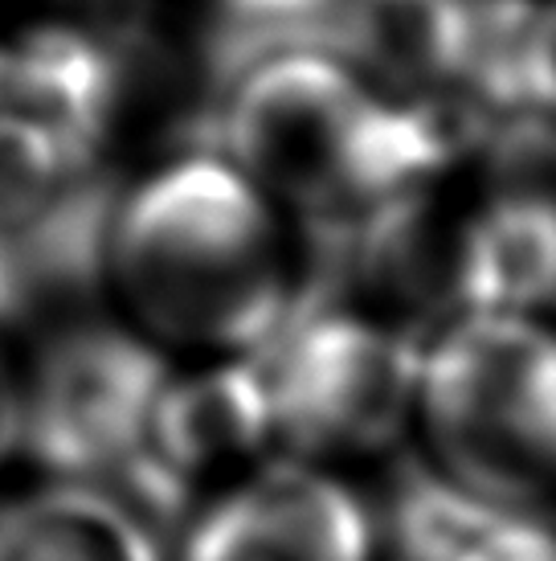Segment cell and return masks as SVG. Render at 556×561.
I'll list each match as a JSON object with an SVG mask.
<instances>
[{
  "label": "cell",
  "mask_w": 556,
  "mask_h": 561,
  "mask_svg": "<svg viewBox=\"0 0 556 561\" xmlns=\"http://www.w3.org/2000/svg\"><path fill=\"white\" fill-rule=\"evenodd\" d=\"M99 283L164 357H258L303 308L299 218L221 148L164 157L111 205Z\"/></svg>",
  "instance_id": "cell-1"
},
{
  "label": "cell",
  "mask_w": 556,
  "mask_h": 561,
  "mask_svg": "<svg viewBox=\"0 0 556 561\" xmlns=\"http://www.w3.org/2000/svg\"><path fill=\"white\" fill-rule=\"evenodd\" d=\"M221 152L294 218H393L454 169L442 103L324 46L275 49L233 79Z\"/></svg>",
  "instance_id": "cell-2"
},
{
  "label": "cell",
  "mask_w": 556,
  "mask_h": 561,
  "mask_svg": "<svg viewBox=\"0 0 556 561\" xmlns=\"http://www.w3.org/2000/svg\"><path fill=\"white\" fill-rule=\"evenodd\" d=\"M409 447L463 496L556 513V312H450L421 332Z\"/></svg>",
  "instance_id": "cell-3"
},
{
  "label": "cell",
  "mask_w": 556,
  "mask_h": 561,
  "mask_svg": "<svg viewBox=\"0 0 556 561\" xmlns=\"http://www.w3.org/2000/svg\"><path fill=\"white\" fill-rule=\"evenodd\" d=\"M421 332L360 304L299 308L266 344L278 451L356 471L409 443Z\"/></svg>",
  "instance_id": "cell-4"
},
{
  "label": "cell",
  "mask_w": 556,
  "mask_h": 561,
  "mask_svg": "<svg viewBox=\"0 0 556 561\" xmlns=\"http://www.w3.org/2000/svg\"><path fill=\"white\" fill-rule=\"evenodd\" d=\"M172 369L119 316L54 328L21 353V463L46 480L119 483Z\"/></svg>",
  "instance_id": "cell-5"
},
{
  "label": "cell",
  "mask_w": 556,
  "mask_h": 561,
  "mask_svg": "<svg viewBox=\"0 0 556 561\" xmlns=\"http://www.w3.org/2000/svg\"><path fill=\"white\" fill-rule=\"evenodd\" d=\"M169 561H385L352 471L275 451L185 513Z\"/></svg>",
  "instance_id": "cell-6"
},
{
  "label": "cell",
  "mask_w": 556,
  "mask_h": 561,
  "mask_svg": "<svg viewBox=\"0 0 556 561\" xmlns=\"http://www.w3.org/2000/svg\"><path fill=\"white\" fill-rule=\"evenodd\" d=\"M275 451L263 357L172 360L119 488L160 520V508L188 513Z\"/></svg>",
  "instance_id": "cell-7"
},
{
  "label": "cell",
  "mask_w": 556,
  "mask_h": 561,
  "mask_svg": "<svg viewBox=\"0 0 556 561\" xmlns=\"http://www.w3.org/2000/svg\"><path fill=\"white\" fill-rule=\"evenodd\" d=\"M438 279L442 316L556 312V176L503 172L463 197L438 238Z\"/></svg>",
  "instance_id": "cell-8"
},
{
  "label": "cell",
  "mask_w": 556,
  "mask_h": 561,
  "mask_svg": "<svg viewBox=\"0 0 556 561\" xmlns=\"http://www.w3.org/2000/svg\"><path fill=\"white\" fill-rule=\"evenodd\" d=\"M119 107V66L91 30L30 25L0 46V111L33 124L86 164Z\"/></svg>",
  "instance_id": "cell-9"
},
{
  "label": "cell",
  "mask_w": 556,
  "mask_h": 561,
  "mask_svg": "<svg viewBox=\"0 0 556 561\" xmlns=\"http://www.w3.org/2000/svg\"><path fill=\"white\" fill-rule=\"evenodd\" d=\"M0 561H169V537L119 483H0Z\"/></svg>",
  "instance_id": "cell-10"
},
{
  "label": "cell",
  "mask_w": 556,
  "mask_h": 561,
  "mask_svg": "<svg viewBox=\"0 0 556 561\" xmlns=\"http://www.w3.org/2000/svg\"><path fill=\"white\" fill-rule=\"evenodd\" d=\"M381 537L385 561H556V513L483 504L426 468Z\"/></svg>",
  "instance_id": "cell-11"
},
{
  "label": "cell",
  "mask_w": 556,
  "mask_h": 561,
  "mask_svg": "<svg viewBox=\"0 0 556 561\" xmlns=\"http://www.w3.org/2000/svg\"><path fill=\"white\" fill-rule=\"evenodd\" d=\"M344 16L348 58L377 82L433 103L463 91L471 0H344Z\"/></svg>",
  "instance_id": "cell-12"
},
{
  "label": "cell",
  "mask_w": 556,
  "mask_h": 561,
  "mask_svg": "<svg viewBox=\"0 0 556 561\" xmlns=\"http://www.w3.org/2000/svg\"><path fill=\"white\" fill-rule=\"evenodd\" d=\"M516 107L556 124V0H532L516 54Z\"/></svg>",
  "instance_id": "cell-13"
},
{
  "label": "cell",
  "mask_w": 556,
  "mask_h": 561,
  "mask_svg": "<svg viewBox=\"0 0 556 561\" xmlns=\"http://www.w3.org/2000/svg\"><path fill=\"white\" fill-rule=\"evenodd\" d=\"M21 463V353L0 332V480Z\"/></svg>",
  "instance_id": "cell-14"
},
{
  "label": "cell",
  "mask_w": 556,
  "mask_h": 561,
  "mask_svg": "<svg viewBox=\"0 0 556 561\" xmlns=\"http://www.w3.org/2000/svg\"><path fill=\"white\" fill-rule=\"evenodd\" d=\"M233 4H246V0H233ZM250 4H258V9H263V4H275V0H250Z\"/></svg>",
  "instance_id": "cell-15"
}]
</instances>
